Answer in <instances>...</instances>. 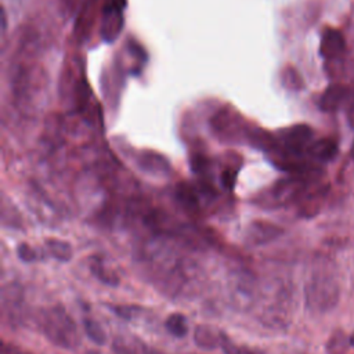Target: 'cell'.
I'll return each instance as SVG.
<instances>
[{
  "mask_svg": "<svg viewBox=\"0 0 354 354\" xmlns=\"http://www.w3.org/2000/svg\"><path fill=\"white\" fill-rule=\"evenodd\" d=\"M340 297V285L333 260L319 256L313 260L304 283L307 308L314 314L333 310Z\"/></svg>",
  "mask_w": 354,
  "mask_h": 354,
  "instance_id": "obj_1",
  "label": "cell"
},
{
  "mask_svg": "<svg viewBox=\"0 0 354 354\" xmlns=\"http://www.w3.org/2000/svg\"><path fill=\"white\" fill-rule=\"evenodd\" d=\"M37 325L43 335L58 347L75 348L79 344L76 324L59 304L43 308L37 315Z\"/></svg>",
  "mask_w": 354,
  "mask_h": 354,
  "instance_id": "obj_2",
  "label": "cell"
},
{
  "mask_svg": "<svg viewBox=\"0 0 354 354\" xmlns=\"http://www.w3.org/2000/svg\"><path fill=\"white\" fill-rule=\"evenodd\" d=\"M231 293L236 306H249L256 293V282L253 275L246 270L235 272L231 279Z\"/></svg>",
  "mask_w": 354,
  "mask_h": 354,
  "instance_id": "obj_3",
  "label": "cell"
},
{
  "mask_svg": "<svg viewBox=\"0 0 354 354\" xmlns=\"http://www.w3.org/2000/svg\"><path fill=\"white\" fill-rule=\"evenodd\" d=\"M3 310L7 314L10 322H21L24 318V296L22 289L18 285L10 283L3 288L1 293Z\"/></svg>",
  "mask_w": 354,
  "mask_h": 354,
  "instance_id": "obj_4",
  "label": "cell"
},
{
  "mask_svg": "<svg viewBox=\"0 0 354 354\" xmlns=\"http://www.w3.org/2000/svg\"><path fill=\"white\" fill-rule=\"evenodd\" d=\"M313 131L308 126H293L290 129H286L282 133V141L286 147L293 153H301L303 149L310 144Z\"/></svg>",
  "mask_w": 354,
  "mask_h": 354,
  "instance_id": "obj_5",
  "label": "cell"
},
{
  "mask_svg": "<svg viewBox=\"0 0 354 354\" xmlns=\"http://www.w3.org/2000/svg\"><path fill=\"white\" fill-rule=\"evenodd\" d=\"M344 40L340 32L335 29H326L321 40V54L326 59L340 58L344 53Z\"/></svg>",
  "mask_w": 354,
  "mask_h": 354,
  "instance_id": "obj_6",
  "label": "cell"
},
{
  "mask_svg": "<svg viewBox=\"0 0 354 354\" xmlns=\"http://www.w3.org/2000/svg\"><path fill=\"white\" fill-rule=\"evenodd\" d=\"M224 332L212 325H198L194 332V340L198 347L203 350H213L220 347Z\"/></svg>",
  "mask_w": 354,
  "mask_h": 354,
  "instance_id": "obj_7",
  "label": "cell"
},
{
  "mask_svg": "<svg viewBox=\"0 0 354 354\" xmlns=\"http://www.w3.org/2000/svg\"><path fill=\"white\" fill-rule=\"evenodd\" d=\"M281 234V230L277 225L268 223H254L246 234L248 241L252 245H263L275 239Z\"/></svg>",
  "mask_w": 354,
  "mask_h": 354,
  "instance_id": "obj_8",
  "label": "cell"
},
{
  "mask_svg": "<svg viewBox=\"0 0 354 354\" xmlns=\"http://www.w3.org/2000/svg\"><path fill=\"white\" fill-rule=\"evenodd\" d=\"M90 270L102 283H106L111 286H115L119 283V277L115 274V271L106 268V264L101 257H93L90 260Z\"/></svg>",
  "mask_w": 354,
  "mask_h": 354,
  "instance_id": "obj_9",
  "label": "cell"
},
{
  "mask_svg": "<svg viewBox=\"0 0 354 354\" xmlns=\"http://www.w3.org/2000/svg\"><path fill=\"white\" fill-rule=\"evenodd\" d=\"M344 94H346V90L342 86L333 84V86L328 87L325 90V93L322 94L321 101H319V106L324 111H335L340 105V102L343 101Z\"/></svg>",
  "mask_w": 354,
  "mask_h": 354,
  "instance_id": "obj_10",
  "label": "cell"
},
{
  "mask_svg": "<svg viewBox=\"0 0 354 354\" xmlns=\"http://www.w3.org/2000/svg\"><path fill=\"white\" fill-rule=\"evenodd\" d=\"M165 326L169 330V333H171L176 337H184L188 333L187 318L180 313H174L169 315L165 322Z\"/></svg>",
  "mask_w": 354,
  "mask_h": 354,
  "instance_id": "obj_11",
  "label": "cell"
},
{
  "mask_svg": "<svg viewBox=\"0 0 354 354\" xmlns=\"http://www.w3.org/2000/svg\"><path fill=\"white\" fill-rule=\"evenodd\" d=\"M47 249L59 261H68L72 257V248L68 242L59 241V239H48L47 241Z\"/></svg>",
  "mask_w": 354,
  "mask_h": 354,
  "instance_id": "obj_12",
  "label": "cell"
},
{
  "mask_svg": "<svg viewBox=\"0 0 354 354\" xmlns=\"http://www.w3.org/2000/svg\"><path fill=\"white\" fill-rule=\"evenodd\" d=\"M350 344V336H346L342 330H336L326 343L328 354H344Z\"/></svg>",
  "mask_w": 354,
  "mask_h": 354,
  "instance_id": "obj_13",
  "label": "cell"
},
{
  "mask_svg": "<svg viewBox=\"0 0 354 354\" xmlns=\"http://www.w3.org/2000/svg\"><path fill=\"white\" fill-rule=\"evenodd\" d=\"M83 325H84V330H86L87 336L93 342H95L97 344H104L105 343V340H106L105 330L102 329V326L97 321H94L93 318H84Z\"/></svg>",
  "mask_w": 354,
  "mask_h": 354,
  "instance_id": "obj_14",
  "label": "cell"
},
{
  "mask_svg": "<svg viewBox=\"0 0 354 354\" xmlns=\"http://www.w3.org/2000/svg\"><path fill=\"white\" fill-rule=\"evenodd\" d=\"M311 153L321 160H328L336 153V145L329 140H321L311 147Z\"/></svg>",
  "mask_w": 354,
  "mask_h": 354,
  "instance_id": "obj_15",
  "label": "cell"
},
{
  "mask_svg": "<svg viewBox=\"0 0 354 354\" xmlns=\"http://www.w3.org/2000/svg\"><path fill=\"white\" fill-rule=\"evenodd\" d=\"M220 347L223 348L224 354H254V353H253L250 348H248L246 346H239V344L231 342L225 333H224V336H223V340H221Z\"/></svg>",
  "mask_w": 354,
  "mask_h": 354,
  "instance_id": "obj_16",
  "label": "cell"
},
{
  "mask_svg": "<svg viewBox=\"0 0 354 354\" xmlns=\"http://www.w3.org/2000/svg\"><path fill=\"white\" fill-rule=\"evenodd\" d=\"M18 256L21 260H24L26 263H32L39 259V253L32 246H29L26 243H22L18 246Z\"/></svg>",
  "mask_w": 354,
  "mask_h": 354,
  "instance_id": "obj_17",
  "label": "cell"
},
{
  "mask_svg": "<svg viewBox=\"0 0 354 354\" xmlns=\"http://www.w3.org/2000/svg\"><path fill=\"white\" fill-rule=\"evenodd\" d=\"M350 346L354 347V332L350 335Z\"/></svg>",
  "mask_w": 354,
  "mask_h": 354,
  "instance_id": "obj_18",
  "label": "cell"
},
{
  "mask_svg": "<svg viewBox=\"0 0 354 354\" xmlns=\"http://www.w3.org/2000/svg\"><path fill=\"white\" fill-rule=\"evenodd\" d=\"M351 155H353V158H354V144H353V148H351Z\"/></svg>",
  "mask_w": 354,
  "mask_h": 354,
  "instance_id": "obj_19",
  "label": "cell"
}]
</instances>
